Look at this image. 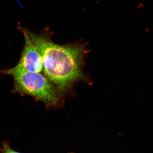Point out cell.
I'll return each instance as SVG.
<instances>
[{"label":"cell","mask_w":153,"mask_h":153,"mask_svg":"<svg viewBox=\"0 0 153 153\" xmlns=\"http://www.w3.org/2000/svg\"><path fill=\"white\" fill-rule=\"evenodd\" d=\"M25 29L41 53L45 76L56 85L59 94L83 78V45H58L52 41L49 34H36Z\"/></svg>","instance_id":"1"},{"label":"cell","mask_w":153,"mask_h":153,"mask_svg":"<svg viewBox=\"0 0 153 153\" xmlns=\"http://www.w3.org/2000/svg\"><path fill=\"white\" fill-rule=\"evenodd\" d=\"M14 78L17 91L35 97L48 106L58 102L57 88L40 73L25 71L7 72Z\"/></svg>","instance_id":"2"},{"label":"cell","mask_w":153,"mask_h":153,"mask_svg":"<svg viewBox=\"0 0 153 153\" xmlns=\"http://www.w3.org/2000/svg\"><path fill=\"white\" fill-rule=\"evenodd\" d=\"M18 28L24 34L25 43L19 62L16 65L7 72L25 71L38 73L43 71L41 53L27 33L25 28L19 25Z\"/></svg>","instance_id":"3"},{"label":"cell","mask_w":153,"mask_h":153,"mask_svg":"<svg viewBox=\"0 0 153 153\" xmlns=\"http://www.w3.org/2000/svg\"><path fill=\"white\" fill-rule=\"evenodd\" d=\"M1 153H20L16 152L10 148L8 143H3L1 149Z\"/></svg>","instance_id":"4"}]
</instances>
